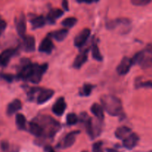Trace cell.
Masks as SVG:
<instances>
[{
  "mask_svg": "<svg viewBox=\"0 0 152 152\" xmlns=\"http://www.w3.org/2000/svg\"><path fill=\"white\" fill-rule=\"evenodd\" d=\"M100 102L104 110L109 115L117 117L123 114V108L122 101L116 96L104 94L101 96Z\"/></svg>",
  "mask_w": 152,
  "mask_h": 152,
  "instance_id": "6da1fadb",
  "label": "cell"
},
{
  "mask_svg": "<svg viewBox=\"0 0 152 152\" xmlns=\"http://www.w3.org/2000/svg\"><path fill=\"white\" fill-rule=\"evenodd\" d=\"M37 121L44 129L45 138H53L61 129L60 123L50 116L41 115L37 117Z\"/></svg>",
  "mask_w": 152,
  "mask_h": 152,
  "instance_id": "7a4b0ae2",
  "label": "cell"
},
{
  "mask_svg": "<svg viewBox=\"0 0 152 152\" xmlns=\"http://www.w3.org/2000/svg\"><path fill=\"white\" fill-rule=\"evenodd\" d=\"M79 119L82 123L85 124L86 132H87L88 135L90 137L91 139H95L101 134V132H102L101 122L102 121L99 120L98 119L97 120H93L86 112L81 113Z\"/></svg>",
  "mask_w": 152,
  "mask_h": 152,
  "instance_id": "3957f363",
  "label": "cell"
},
{
  "mask_svg": "<svg viewBox=\"0 0 152 152\" xmlns=\"http://www.w3.org/2000/svg\"><path fill=\"white\" fill-rule=\"evenodd\" d=\"M48 68V65L47 63H45L41 65H38V64H34L32 72H31L28 81L32 83H35V84H38L39 82H41L42 76L47 71Z\"/></svg>",
  "mask_w": 152,
  "mask_h": 152,
  "instance_id": "277c9868",
  "label": "cell"
},
{
  "mask_svg": "<svg viewBox=\"0 0 152 152\" xmlns=\"http://www.w3.org/2000/svg\"><path fill=\"white\" fill-rule=\"evenodd\" d=\"M80 133V131H74L70 133H68L65 137L62 139V140L57 145V148H68L72 146L75 142L77 136Z\"/></svg>",
  "mask_w": 152,
  "mask_h": 152,
  "instance_id": "5b68a950",
  "label": "cell"
},
{
  "mask_svg": "<svg viewBox=\"0 0 152 152\" xmlns=\"http://www.w3.org/2000/svg\"><path fill=\"white\" fill-rule=\"evenodd\" d=\"M91 36V30L89 28H85L80 31L78 35L76 36L74 40V44L76 48H82L87 42Z\"/></svg>",
  "mask_w": 152,
  "mask_h": 152,
  "instance_id": "8992f818",
  "label": "cell"
},
{
  "mask_svg": "<svg viewBox=\"0 0 152 152\" xmlns=\"http://www.w3.org/2000/svg\"><path fill=\"white\" fill-rule=\"evenodd\" d=\"M133 62L132 59L130 58L125 56L122 59L121 62H120L118 66L117 67V72L119 75L124 76L127 74L130 71L131 68L133 65Z\"/></svg>",
  "mask_w": 152,
  "mask_h": 152,
  "instance_id": "52a82bcc",
  "label": "cell"
},
{
  "mask_svg": "<svg viewBox=\"0 0 152 152\" xmlns=\"http://www.w3.org/2000/svg\"><path fill=\"white\" fill-rule=\"evenodd\" d=\"M15 24H16V31L20 37L23 38L25 36L27 28V23H26V18L24 13H21L19 16L15 19Z\"/></svg>",
  "mask_w": 152,
  "mask_h": 152,
  "instance_id": "ba28073f",
  "label": "cell"
},
{
  "mask_svg": "<svg viewBox=\"0 0 152 152\" xmlns=\"http://www.w3.org/2000/svg\"><path fill=\"white\" fill-rule=\"evenodd\" d=\"M53 95H54V91L51 90V89L40 88L39 91L38 92L37 99H36L37 104L42 105V104L45 103Z\"/></svg>",
  "mask_w": 152,
  "mask_h": 152,
  "instance_id": "9c48e42d",
  "label": "cell"
},
{
  "mask_svg": "<svg viewBox=\"0 0 152 152\" xmlns=\"http://www.w3.org/2000/svg\"><path fill=\"white\" fill-rule=\"evenodd\" d=\"M131 25V20L127 18H118L116 19L108 21L106 22V27L109 30H114L119 26L129 27Z\"/></svg>",
  "mask_w": 152,
  "mask_h": 152,
  "instance_id": "30bf717a",
  "label": "cell"
},
{
  "mask_svg": "<svg viewBox=\"0 0 152 152\" xmlns=\"http://www.w3.org/2000/svg\"><path fill=\"white\" fill-rule=\"evenodd\" d=\"M140 141V137L136 133H132L125 138L123 141V146L129 150H132L137 145Z\"/></svg>",
  "mask_w": 152,
  "mask_h": 152,
  "instance_id": "8fae6325",
  "label": "cell"
},
{
  "mask_svg": "<svg viewBox=\"0 0 152 152\" xmlns=\"http://www.w3.org/2000/svg\"><path fill=\"white\" fill-rule=\"evenodd\" d=\"M67 108L66 102L63 97H59L56 99L55 103L52 107V111L56 116H62Z\"/></svg>",
  "mask_w": 152,
  "mask_h": 152,
  "instance_id": "7c38bea8",
  "label": "cell"
},
{
  "mask_svg": "<svg viewBox=\"0 0 152 152\" xmlns=\"http://www.w3.org/2000/svg\"><path fill=\"white\" fill-rule=\"evenodd\" d=\"M16 50L14 48H9L0 53V67L7 66L10 59L16 54Z\"/></svg>",
  "mask_w": 152,
  "mask_h": 152,
  "instance_id": "4fadbf2b",
  "label": "cell"
},
{
  "mask_svg": "<svg viewBox=\"0 0 152 152\" xmlns=\"http://www.w3.org/2000/svg\"><path fill=\"white\" fill-rule=\"evenodd\" d=\"M22 40V49L26 52H34L36 48L35 39L33 36H25Z\"/></svg>",
  "mask_w": 152,
  "mask_h": 152,
  "instance_id": "5bb4252c",
  "label": "cell"
},
{
  "mask_svg": "<svg viewBox=\"0 0 152 152\" xmlns=\"http://www.w3.org/2000/svg\"><path fill=\"white\" fill-rule=\"evenodd\" d=\"M29 132L35 137L38 138L44 137V129L42 126L39 124L37 121H32L29 123Z\"/></svg>",
  "mask_w": 152,
  "mask_h": 152,
  "instance_id": "9a60e30c",
  "label": "cell"
},
{
  "mask_svg": "<svg viewBox=\"0 0 152 152\" xmlns=\"http://www.w3.org/2000/svg\"><path fill=\"white\" fill-rule=\"evenodd\" d=\"M53 48H54V46H53V43L52 42L51 39H50V36H48L40 43L39 46V50L41 53L49 54L53 50Z\"/></svg>",
  "mask_w": 152,
  "mask_h": 152,
  "instance_id": "2e32d148",
  "label": "cell"
},
{
  "mask_svg": "<svg viewBox=\"0 0 152 152\" xmlns=\"http://www.w3.org/2000/svg\"><path fill=\"white\" fill-rule=\"evenodd\" d=\"M22 102L19 99H15L7 105L6 113H7L8 116H12L14 114H16L19 110L22 109Z\"/></svg>",
  "mask_w": 152,
  "mask_h": 152,
  "instance_id": "e0dca14e",
  "label": "cell"
},
{
  "mask_svg": "<svg viewBox=\"0 0 152 152\" xmlns=\"http://www.w3.org/2000/svg\"><path fill=\"white\" fill-rule=\"evenodd\" d=\"M88 60V52L87 50H83L80 52L77 56L73 63V67L76 69H80Z\"/></svg>",
  "mask_w": 152,
  "mask_h": 152,
  "instance_id": "ac0fdd59",
  "label": "cell"
},
{
  "mask_svg": "<svg viewBox=\"0 0 152 152\" xmlns=\"http://www.w3.org/2000/svg\"><path fill=\"white\" fill-rule=\"evenodd\" d=\"M64 14L63 10H60L59 8H53L49 11V13H48V16L46 17L47 19V22H49L50 24H54L56 19L60 18L62 15Z\"/></svg>",
  "mask_w": 152,
  "mask_h": 152,
  "instance_id": "d6986e66",
  "label": "cell"
},
{
  "mask_svg": "<svg viewBox=\"0 0 152 152\" xmlns=\"http://www.w3.org/2000/svg\"><path fill=\"white\" fill-rule=\"evenodd\" d=\"M68 34V30L67 28H62V29L57 30L53 32L50 33L48 36L53 38L58 42H62L65 39Z\"/></svg>",
  "mask_w": 152,
  "mask_h": 152,
  "instance_id": "ffe728a7",
  "label": "cell"
},
{
  "mask_svg": "<svg viewBox=\"0 0 152 152\" xmlns=\"http://www.w3.org/2000/svg\"><path fill=\"white\" fill-rule=\"evenodd\" d=\"M102 105H99L98 103H94L91 107V111L92 114L96 117L100 121L104 120V111Z\"/></svg>",
  "mask_w": 152,
  "mask_h": 152,
  "instance_id": "44dd1931",
  "label": "cell"
},
{
  "mask_svg": "<svg viewBox=\"0 0 152 152\" xmlns=\"http://www.w3.org/2000/svg\"><path fill=\"white\" fill-rule=\"evenodd\" d=\"M132 129L127 126H120L117 128V130L115 131V137L117 139L124 140L125 138L127 137L130 134H132Z\"/></svg>",
  "mask_w": 152,
  "mask_h": 152,
  "instance_id": "7402d4cb",
  "label": "cell"
},
{
  "mask_svg": "<svg viewBox=\"0 0 152 152\" xmlns=\"http://www.w3.org/2000/svg\"><path fill=\"white\" fill-rule=\"evenodd\" d=\"M47 22V19L43 16H39L31 19V24L33 29H37L44 26Z\"/></svg>",
  "mask_w": 152,
  "mask_h": 152,
  "instance_id": "603a6c76",
  "label": "cell"
},
{
  "mask_svg": "<svg viewBox=\"0 0 152 152\" xmlns=\"http://www.w3.org/2000/svg\"><path fill=\"white\" fill-rule=\"evenodd\" d=\"M16 125L19 130H26L27 120L22 114H17L16 115Z\"/></svg>",
  "mask_w": 152,
  "mask_h": 152,
  "instance_id": "cb8c5ba5",
  "label": "cell"
},
{
  "mask_svg": "<svg viewBox=\"0 0 152 152\" xmlns=\"http://www.w3.org/2000/svg\"><path fill=\"white\" fill-rule=\"evenodd\" d=\"M91 53H92V57H93L94 59L96 61H102L103 59V57H102V55L101 54L100 50H99V47L97 46L96 43H93L91 46Z\"/></svg>",
  "mask_w": 152,
  "mask_h": 152,
  "instance_id": "d4e9b609",
  "label": "cell"
},
{
  "mask_svg": "<svg viewBox=\"0 0 152 152\" xmlns=\"http://www.w3.org/2000/svg\"><path fill=\"white\" fill-rule=\"evenodd\" d=\"M94 88V86L91 84H89V83L84 84L83 87L81 88V89L80 90V95L82 96H90Z\"/></svg>",
  "mask_w": 152,
  "mask_h": 152,
  "instance_id": "484cf974",
  "label": "cell"
},
{
  "mask_svg": "<svg viewBox=\"0 0 152 152\" xmlns=\"http://www.w3.org/2000/svg\"><path fill=\"white\" fill-rule=\"evenodd\" d=\"M135 86L137 88H152V81L151 80H147V81H142V78L139 77L135 81Z\"/></svg>",
  "mask_w": 152,
  "mask_h": 152,
  "instance_id": "4316f807",
  "label": "cell"
},
{
  "mask_svg": "<svg viewBox=\"0 0 152 152\" xmlns=\"http://www.w3.org/2000/svg\"><path fill=\"white\" fill-rule=\"evenodd\" d=\"M79 120H80L79 117L74 113H70L66 117V123L68 126H74V125H76L78 123Z\"/></svg>",
  "mask_w": 152,
  "mask_h": 152,
  "instance_id": "83f0119b",
  "label": "cell"
},
{
  "mask_svg": "<svg viewBox=\"0 0 152 152\" xmlns=\"http://www.w3.org/2000/svg\"><path fill=\"white\" fill-rule=\"evenodd\" d=\"M144 56H145V50L137 52L132 59L134 65H140L142 61L143 60Z\"/></svg>",
  "mask_w": 152,
  "mask_h": 152,
  "instance_id": "f1b7e54d",
  "label": "cell"
},
{
  "mask_svg": "<svg viewBox=\"0 0 152 152\" xmlns=\"http://www.w3.org/2000/svg\"><path fill=\"white\" fill-rule=\"evenodd\" d=\"M77 19L75 17H68L62 20V25H63L65 28H72L74 25L77 24Z\"/></svg>",
  "mask_w": 152,
  "mask_h": 152,
  "instance_id": "f546056e",
  "label": "cell"
},
{
  "mask_svg": "<svg viewBox=\"0 0 152 152\" xmlns=\"http://www.w3.org/2000/svg\"><path fill=\"white\" fill-rule=\"evenodd\" d=\"M15 77L12 74H4V73H0V80L6 81L7 83H12L14 80Z\"/></svg>",
  "mask_w": 152,
  "mask_h": 152,
  "instance_id": "4dcf8cb0",
  "label": "cell"
},
{
  "mask_svg": "<svg viewBox=\"0 0 152 152\" xmlns=\"http://www.w3.org/2000/svg\"><path fill=\"white\" fill-rule=\"evenodd\" d=\"M102 141H98L94 143L92 146V151L93 152H104L102 150Z\"/></svg>",
  "mask_w": 152,
  "mask_h": 152,
  "instance_id": "1f68e13d",
  "label": "cell"
},
{
  "mask_svg": "<svg viewBox=\"0 0 152 152\" xmlns=\"http://www.w3.org/2000/svg\"><path fill=\"white\" fill-rule=\"evenodd\" d=\"M152 0H131L132 4L136 6H145L149 4Z\"/></svg>",
  "mask_w": 152,
  "mask_h": 152,
  "instance_id": "d6a6232c",
  "label": "cell"
},
{
  "mask_svg": "<svg viewBox=\"0 0 152 152\" xmlns=\"http://www.w3.org/2000/svg\"><path fill=\"white\" fill-rule=\"evenodd\" d=\"M0 148H1V151H7L10 148V145H9V142L6 140H3L0 142Z\"/></svg>",
  "mask_w": 152,
  "mask_h": 152,
  "instance_id": "836d02e7",
  "label": "cell"
},
{
  "mask_svg": "<svg viewBox=\"0 0 152 152\" xmlns=\"http://www.w3.org/2000/svg\"><path fill=\"white\" fill-rule=\"evenodd\" d=\"M99 0H77L79 3H86V4H92L98 2Z\"/></svg>",
  "mask_w": 152,
  "mask_h": 152,
  "instance_id": "e575fe53",
  "label": "cell"
},
{
  "mask_svg": "<svg viewBox=\"0 0 152 152\" xmlns=\"http://www.w3.org/2000/svg\"><path fill=\"white\" fill-rule=\"evenodd\" d=\"M6 27H7V23H6V22L0 18V30H1V31H4L6 28Z\"/></svg>",
  "mask_w": 152,
  "mask_h": 152,
  "instance_id": "d590c367",
  "label": "cell"
},
{
  "mask_svg": "<svg viewBox=\"0 0 152 152\" xmlns=\"http://www.w3.org/2000/svg\"><path fill=\"white\" fill-rule=\"evenodd\" d=\"M62 7L65 11H68L69 10V7H68V0H62Z\"/></svg>",
  "mask_w": 152,
  "mask_h": 152,
  "instance_id": "8d00e7d4",
  "label": "cell"
},
{
  "mask_svg": "<svg viewBox=\"0 0 152 152\" xmlns=\"http://www.w3.org/2000/svg\"><path fill=\"white\" fill-rule=\"evenodd\" d=\"M45 152H56L55 151V150L53 149V148H52L50 145H45Z\"/></svg>",
  "mask_w": 152,
  "mask_h": 152,
  "instance_id": "74e56055",
  "label": "cell"
},
{
  "mask_svg": "<svg viewBox=\"0 0 152 152\" xmlns=\"http://www.w3.org/2000/svg\"><path fill=\"white\" fill-rule=\"evenodd\" d=\"M145 50L146 52H148V53H150V54H151V56H152V44L148 45L147 46L146 49H145Z\"/></svg>",
  "mask_w": 152,
  "mask_h": 152,
  "instance_id": "f35d334b",
  "label": "cell"
},
{
  "mask_svg": "<svg viewBox=\"0 0 152 152\" xmlns=\"http://www.w3.org/2000/svg\"><path fill=\"white\" fill-rule=\"evenodd\" d=\"M106 151L107 152H120L117 150L114 149V148H106Z\"/></svg>",
  "mask_w": 152,
  "mask_h": 152,
  "instance_id": "ab89813d",
  "label": "cell"
},
{
  "mask_svg": "<svg viewBox=\"0 0 152 152\" xmlns=\"http://www.w3.org/2000/svg\"><path fill=\"white\" fill-rule=\"evenodd\" d=\"M1 30H0V35H1Z\"/></svg>",
  "mask_w": 152,
  "mask_h": 152,
  "instance_id": "60d3db41",
  "label": "cell"
},
{
  "mask_svg": "<svg viewBox=\"0 0 152 152\" xmlns=\"http://www.w3.org/2000/svg\"><path fill=\"white\" fill-rule=\"evenodd\" d=\"M82 152H87V151H82Z\"/></svg>",
  "mask_w": 152,
  "mask_h": 152,
  "instance_id": "b9f144b4",
  "label": "cell"
}]
</instances>
